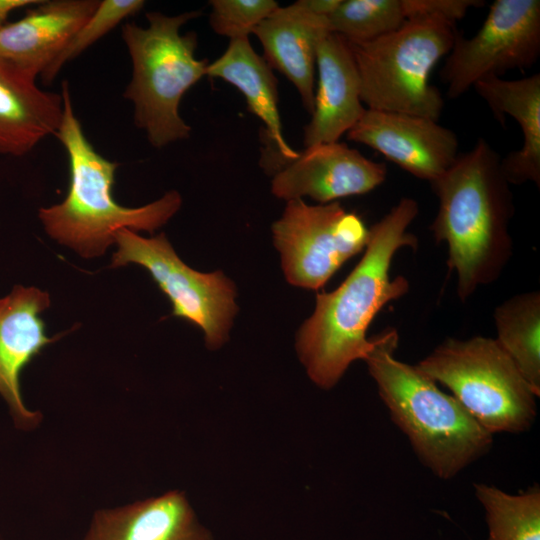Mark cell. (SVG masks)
I'll list each match as a JSON object with an SVG mask.
<instances>
[{
	"label": "cell",
	"mask_w": 540,
	"mask_h": 540,
	"mask_svg": "<svg viewBox=\"0 0 540 540\" xmlns=\"http://www.w3.org/2000/svg\"><path fill=\"white\" fill-rule=\"evenodd\" d=\"M419 212L418 203L403 197L369 228L360 262L334 291L316 295L313 314L302 324L296 350L309 378L330 389L371 347L366 333L377 313L408 292L403 276L390 275L394 255L404 247L416 249L417 237L408 228Z\"/></svg>",
	"instance_id": "obj_1"
},
{
	"label": "cell",
	"mask_w": 540,
	"mask_h": 540,
	"mask_svg": "<svg viewBox=\"0 0 540 540\" xmlns=\"http://www.w3.org/2000/svg\"><path fill=\"white\" fill-rule=\"evenodd\" d=\"M430 184L438 199L431 231L437 242L447 245V264L457 276V294L464 301L479 286L496 280L512 254L510 184L499 154L483 138L458 154Z\"/></svg>",
	"instance_id": "obj_2"
},
{
	"label": "cell",
	"mask_w": 540,
	"mask_h": 540,
	"mask_svg": "<svg viewBox=\"0 0 540 540\" xmlns=\"http://www.w3.org/2000/svg\"><path fill=\"white\" fill-rule=\"evenodd\" d=\"M398 339L393 328L371 337L363 361L419 461L439 479H452L490 451L493 435L416 365L395 357Z\"/></svg>",
	"instance_id": "obj_3"
},
{
	"label": "cell",
	"mask_w": 540,
	"mask_h": 540,
	"mask_svg": "<svg viewBox=\"0 0 540 540\" xmlns=\"http://www.w3.org/2000/svg\"><path fill=\"white\" fill-rule=\"evenodd\" d=\"M60 92L63 116L55 136L67 153L70 184L65 199L40 208L39 218L53 239L91 258L104 254L121 229L152 233L180 209L182 198L171 190L141 207L117 203L112 188L119 164L98 153L85 136L67 81L62 82Z\"/></svg>",
	"instance_id": "obj_4"
},
{
	"label": "cell",
	"mask_w": 540,
	"mask_h": 540,
	"mask_svg": "<svg viewBox=\"0 0 540 540\" xmlns=\"http://www.w3.org/2000/svg\"><path fill=\"white\" fill-rule=\"evenodd\" d=\"M199 11L168 16L158 11L146 13L148 25L134 22L122 26L132 75L123 96L134 106V122L157 149L188 139L191 127L179 113L185 93L206 76L207 59L195 56L197 35L180 29Z\"/></svg>",
	"instance_id": "obj_5"
},
{
	"label": "cell",
	"mask_w": 540,
	"mask_h": 540,
	"mask_svg": "<svg viewBox=\"0 0 540 540\" xmlns=\"http://www.w3.org/2000/svg\"><path fill=\"white\" fill-rule=\"evenodd\" d=\"M458 33L453 23L420 17L374 40L348 42L359 75L362 103L368 109L438 121L444 101L429 77L450 52Z\"/></svg>",
	"instance_id": "obj_6"
},
{
	"label": "cell",
	"mask_w": 540,
	"mask_h": 540,
	"mask_svg": "<svg viewBox=\"0 0 540 540\" xmlns=\"http://www.w3.org/2000/svg\"><path fill=\"white\" fill-rule=\"evenodd\" d=\"M489 433L528 431L538 397L496 339L448 338L416 365Z\"/></svg>",
	"instance_id": "obj_7"
},
{
	"label": "cell",
	"mask_w": 540,
	"mask_h": 540,
	"mask_svg": "<svg viewBox=\"0 0 540 540\" xmlns=\"http://www.w3.org/2000/svg\"><path fill=\"white\" fill-rule=\"evenodd\" d=\"M118 250L111 268L128 263L143 266L167 295L173 315L201 328L209 349L228 338L237 312L233 283L221 271L201 273L187 266L176 254L166 235L143 238L124 228L115 233Z\"/></svg>",
	"instance_id": "obj_8"
},
{
	"label": "cell",
	"mask_w": 540,
	"mask_h": 540,
	"mask_svg": "<svg viewBox=\"0 0 540 540\" xmlns=\"http://www.w3.org/2000/svg\"><path fill=\"white\" fill-rule=\"evenodd\" d=\"M272 232L287 281L306 289L321 288L369 239L362 219L338 202L309 205L302 199L287 201Z\"/></svg>",
	"instance_id": "obj_9"
},
{
	"label": "cell",
	"mask_w": 540,
	"mask_h": 540,
	"mask_svg": "<svg viewBox=\"0 0 540 540\" xmlns=\"http://www.w3.org/2000/svg\"><path fill=\"white\" fill-rule=\"evenodd\" d=\"M540 54V1L496 0L471 38L457 34L441 71L455 99L478 81L531 67Z\"/></svg>",
	"instance_id": "obj_10"
},
{
	"label": "cell",
	"mask_w": 540,
	"mask_h": 540,
	"mask_svg": "<svg viewBox=\"0 0 540 540\" xmlns=\"http://www.w3.org/2000/svg\"><path fill=\"white\" fill-rule=\"evenodd\" d=\"M265 146L261 165L275 169L272 193L286 201L308 196L320 204L338 198L368 193L387 176L383 163L366 158L343 142L320 143L305 147L293 159H284L271 142Z\"/></svg>",
	"instance_id": "obj_11"
},
{
	"label": "cell",
	"mask_w": 540,
	"mask_h": 540,
	"mask_svg": "<svg viewBox=\"0 0 540 540\" xmlns=\"http://www.w3.org/2000/svg\"><path fill=\"white\" fill-rule=\"evenodd\" d=\"M347 137L429 183L458 156V138L451 129L438 121L405 113L366 108Z\"/></svg>",
	"instance_id": "obj_12"
},
{
	"label": "cell",
	"mask_w": 540,
	"mask_h": 540,
	"mask_svg": "<svg viewBox=\"0 0 540 540\" xmlns=\"http://www.w3.org/2000/svg\"><path fill=\"white\" fill-rule=\"evenodd\" d=\"M50 306V297L36 287L15 285L0 298V395L6 401L16 426L29 430L41 414L26 407L20 375L43 347L60 337H47L40 313Z\"/></svg>",
	"instance_id": "obj_13"
},
{
	"label": "cell",
	"mask_w": 540,
	"mask_h": 540,
	"mask_svg": "<svg viewBox=\"0 0 540 540\" xmlns=\"http://www.w3.org/2000/svg\"><path fill=\"white\" fill-rule=\"evenodd\" d=\"M99 2L41 1L24 17L0 28V59L36 80L54 62Z\"/></svg>",
	"instance_id": "obj_14"
},
{
	"label": "cell",
	"mask_w": 540,
	"mask_h": 540,
	"mask_svg": "<svg viewBox=\"0 0 540 540\" xmlns=\"http://www.w3.org/2000/svg\"><path fill=\"white\" fill-rule=\"evenodd\" d=\"M316 69L318 84L311 119L304 127L305 147L338 142L366 109L355 60L345 38L334 33L323 37L317 48Z\"/></svg>",
	"instance_id": "obj_15"
},
{
	"label": "cell",
	"mask_w": 540,
	"mask_h": 540,
	"mask_svg": "<svg viewBox=\"0 0 540 540\" xmlns=\"http://www.w3.org/2000/svg\"><path fill=\"white\" fill-rule=\"evenodd\" d=\"M328 33L327 17L311 13L299 1L279 6L253 32L261 43L265 61L294 85L310 114L314 106L317 48Z\"/></svg>",
	"instance_id": "obj_16"
},
{
	"label": "cell",
	"mask_w": 540,
	"mask_h": 540,
	"mask_svg": "<svg viewBox=\"0 0 540 540\" xmlns=\"http://www.w3.org/2000/svg\"><path fill=\"white\" fill-rule=\"evenodd\" d=\"M84 540H213L185 495L170 491L115 509L97 511Z\"/></svg>",
	"instance_id": "obj_17"
},
{
	"label": "cell",
	"mask_w": 540,
	"mask_h": 540,
	"mask_svg": "<svg viewBox=\"0 0 540 540\" xmlns=\"http://www.w3.org/2000/svg\"><path fill=\"white\" fill-rule=\"evenodd\" d=\"M63 116L60 93L40 89L36 80L0 59V154L21 157L55 135Z\"/></svg>",
	"instance_id": "obj_18"
},
{
	"label": "cell",
	"mask_w": 540,
	"mask_h": 540,
	"mask_svg": "<svg viewBox=\"0 0 540 540\" xmlns=\"http://www.w3.org/2000/svg\"><path fill=\"white\" fill-rule=\"evenodd\" d=\"M495 118L504 123L513 117L522 129V148L501 158V168L509 184L526 182L540 186V74L506 80L484 78L473 86Z\"/></svg>",
	"instance_id": "obj_19"
},
{
	"label": "cell",
	"mask_w": 540,
	"mask_h": 540,
	"mask_svg": "<svg viewBox=\"0 0 540 540\" xmlns=\"http://www.w3.org/2000/svg\"><path fill=\"white\" fill-rule=\"evenodd\" d=\"M206 76L222 79L241 92L247 109L264 124L263 135L282 158L293 159L298 154L283 136L278 81L249 38L229 40L224 53L208 64Z\"/></svg>",
	"instance_id": "obj_20"
},
{
	"label": "cell",
	"mask_w": 540,
	"mask_h": 540,
	"mask_svg": "<svg viewBox=\"0 0 540 540\" xmlns=\"http://www.w3.org/2000/svg\"><path fill=\"white\" fill-rule=\"evenodd\" d=\"M497 342L523 378L540 395V294L513 296L495 308Z\"/></svg>",
	"instance_id": "obj_21"
},
{
	"label": "cell",
	"mask_w": 540,
	"mask_h": 540,
	"mask_svg": "<svg viewBox=\"0 0 540 540\" xmlns=\"http://www.w3.org/2000/svg\"><path fill=\"white\" fill-rule=\"evenodd\" d=\"M483 506L487 540H540V487L534 484L517 494L485 484H474Z\"/></svg>",
	"instance_id": "obj_22"
},
{
	"label": "cell",
	"mask_w": 540,
	"mask_h": 540,
	"mask_svg": "<svg viewBox=\"0 0 540 540\" xmlns=\"http://www.w3.org/2000/svg\"><path fill=\"white\" fill-rule=\"evenodd\" d=\"M327 19L330 33L351 43L374 40L407 21L403 0H341Z\"/></svg>",
	"instance_id": "obj_23"
},
{
	"label": "cell",
	"mask_w": 540,
	"mask_h": 540,
	"mask_svg": "<svg viewBox=\"0 0 540 540\" xmlns=\"http://www.w3.org/2000/svg\"><path fill=\"white\" fill-rule=\"evenodd\" d=\"M142 0H103L78 28L64 49L41 75L45 83L54 80L62 67L114 29L120 22L143 9Z\"/></svg>",
	"instance_id": "obj_24"
},
{
	"label": "cell",
	"mask_w": 540,
	"mask_h": 540,
	"mask_svg": "<svg viewBox=\"0 0 540 540\" xmlns=\"http://www.w3.org/2000/svg\"><path fill=\"white\" fill-rule=\"evenodd\" d=\"M209 3L212 30L230 40L249 38V34L279 7L274 0H212Z\"/></svg>",
	"instance_id": "obj_25"
},
{
	"label": "cell",
	"mask_w": 540,
	"mask_h": 540,
	"mask_svg": "<svg viewBox=\"0 0 540 540\" xmlns=\"http://www.w3.org/2000/svg\"><path fill=\"white\" fill-rule=\"evenodd\" d=\"M480 0H403L406 19L433 17L455 24L473 7L483 5Z\"/></svg>",
	"instance_id": "obj_26"
},
{
	"label": "cell",
	"mask_w": 540,
	"mask_h": 540,
	"mask_svg": "<svg viewBox=\"0 0 540 540\" xmlns=\"http://www.w3.org/2000/svg\"><path fill=\"white\" fill-rule=\"evenodd\" d=\"M299 2L311 13L328 18L341 3V0H299Z\"/></svg>",
	"instance_id": "obj_27"
},
{
	"label": "cell",
	"mask_w": 540,
	"mask_h": 540,
	"mask_svg": "<svg viewBox=\"0 0 540 540\" xmlns=\"http://www.w3.org/2000/svg\"><path fill=\"white\" fill-rule=\"evenodd\" d=\"M42 0H0V28L7 23L9 14L16 9L32 4H39Z\"/></svg>",
	"instance_id": "obj_28"
}]
</instances>
